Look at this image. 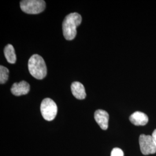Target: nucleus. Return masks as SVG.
I'll return each instance as SVG.
<instances>
[{"mask_svg":"<svg viewBox=\"0 0 156 156\" xmlns=\"http://www.w3.org/2000/svg\"><path fill=\"white\" fill-rule=\"evenodd\" d=\"M141 153L144 155L155 154L156 144L152 136L145 134L140 135L139 139Z\"/></svg>","mask_w":156,"mask_h":156,"instance_id":"obj_5","label":"nucleus"},{"mask_svg":"<svg viewBox=\"0 0 156 156\" xmlns=\"http://www.w3.org/2000/svg\"><path fill=\"white\" fill-rule=\"evenodd\" d=\"M30 86L27 82L23 80L19 83H15L12 86L11 93L15 96H20L28 94Z\"/></svg>","mask_w":156,"mask_h":156,"instance_id":"obj_7","label":"nucleus"},{"mask_svg":"<svg viewBox=\"0 0 156 156\" xmlns=\"http://www.w3.org/2000/svg\"><path fill=\"white\" fill-rule=\"evenodd\" d=\"M9 69L2 66H0V83H5L8 79Z\"/></svg>","mask_w":156,"mask_h":156,"instance_id":"obj_11","label":"nucleus"},{"mask_svg":"<svg viewBox=\"0 0 156 156\" xmlns=\"http://www.w3.org/2000/svg\"><path fill=\"white\" fill-rule=\"evenodd\" d=\"M94 119L101 129L104 130L108 129L109 116L107 112L102 109L97 110L95 112Z\"/></svg>","mask_w":156,"mask_h":156,"instance_id":"obj_6","label":"nucleus"},{"mask_svg":"<svg viewBox=\"0 0 156 156\" xmlns=\"http://www.w3.org/2000/svg\"><path fill=\"white\" fill-rule=\"evenodd\" d=\"M111 156H124V153L121 149L115 147L112 151Z\"/></svg>","mask_w":156,"mask_h":156,"instance_id":"obj_12","label":"nucleus"},{"mask_svg":"<svg viewBox=\"0 0 156 156\" xmlns=\"http://www.w3.org/2000/svg\"><path fill=\"white\" fill-rule=\"evenodd\" d=\"M4 55L7 62L10 64H15L16 62V55L13 46L11 44H8L4 50Z\"/></svg>","mask_w":156,"mask_h":156,"instance_id":"obj_10","label":"nucleus"},{"mask_svg":"<svg viewBox=\"0 0 156 156\" xmlns=\"http://www.w3.org/2000/svg\"><path fill=\"white\" fill-rule=\"evenodd\" d=\"M71 88L73 95L76 99L83 100L86 97V90L83 84L79 82H74L71 84Z\"/></svg>","mask_w":156,"mask_h":156,"instance_id":"obj_9","label":"nucleus"},{"mask_svg":"<svg viewBox=\"0 0 156 156\" xmlns=\"http://www.w3.org/2000/svg\"><path fill=\"white\" fill-rule=\"evenodd\" d=\"M129 121L135 126H145L148 123L149 119L147 116L143 112H135L129 117Z\"/></svg>","mask_w":156,"mask_h":156,"instance_id":"obj_8","label":"nucleus"},{"mask_svg":"<svg viewBox=\"0 0 156 156\" xmlns=\"http://www.w3.org/2000/svg\"><path fill=\"white\" fill-rule=\"evenodd\" d=\"M20 5L21 9L27 14H38L46 8V3L42 0H23Z\"/></svg>","mask_w":156,"mask_h":156,"instance_id":"obj_3","label":"nucleus"},{"mask_svg":"<svg viewBox=\"0 0 156 156\" xmlns=\"http://www.w3.org/2000/svg\"><path fill=\"white\" fill-rule=\"evenodd\" d=\"M57 106L53 100L47 98L42 101L41 104V112L42 117L47 121L55 119L57 113Z\"/></svg>","mask_w":156,"mask_h":156,"instance_id":"obj_4","label":"nucleus"},{"mask_svg":"<svg viewBox=\"0 0 156 156\" xmlns=\"http://www.w3.org/2000/svg\"><path fill=\"white\" fill-rule=\"evenodd\" d=\"M151 136H152V137H153V140H154V142H155L156 144V129L153 131Z\"/></svg>","mask_w":156,"mask_h":156,"instance_id":"obj_13","label":"nucleus"},{"mask_svg":"<svg viewBox=\"0 0 156 156\" xmlns=\"http://www.w3.org/2000/svg\"><path fill=\"white\" fill-rule=\"evenodd\" d=\"M82 16L76 12L68 15L64 19L62 24L63 35L66 39L71 41L77 34V27L82 23Z\"/></svg>","mask_w":156,"mask_h":156,"instance_id":"obj_1","label":"nucleus"},{"mask_svg":"<svg viewBox=\"0 0 156 156\" xmlns=\"http://www.w3.org/2000/svg\"><path fill=\"white\" fill-rule=\"evenodd\" d=\"M28 67L30 74L37 79H43L47 75V68L45 61L38 55H34L30 58Z\"/></svg>","mask_w":156,"mask_h":156,"instance_id":"obj_2","label":"nucleus"}]
</instances>
